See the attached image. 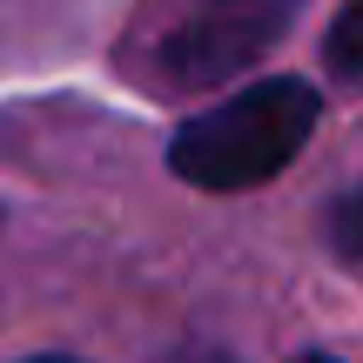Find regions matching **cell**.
<instances>
[{
  "mask_svg": "<svg viewBox=\"0 0 363 363\" xmlns=\"http://www.w3.org/2000/svg\"><path fill=\"white\" fill-rule=\"evenodd\" d=\"M330 242H337L350 262H363V182L343 195L337 208H330Z\"/></svg>",
  "mask_w": 363,
  "mask_h": 363,
  "instance_id": "277c9868",
  "label": "cell"
},
{
  "mask_svg": "<svg viewBox=\"0 0 363 363\" xmlns=\"http://www.w3.org/2000/svg\"><path fill=\"white\" fill-rule=\"evenodd\" d=\"M303 0H202L175 21V34L162 40V88H216L235 81L242 67H256L262 54L283 40V27L296 21Z\"/></svg>",
  "mask_w": 363,
  "mask_h": 363,
  "instance_id": "7a4b0ae2",
  "label": "cell"
},
{
  "mask_svg": "<svg viewBox=\"0 0 363 363\" xmlns=\"http://www.w3.org/2000/svg\"><path fill=\"white\" fill-rule=\"evenodd\" d=\"M323 61H330V74L363 81V0H343L337 7V21L323 34Z\"/></svg>",
  "mask_w": 363,
  "mask_h": 363,
  "instance_id": "3957f363",
  "label": "cell"
},
{
  "mask_svg": "<svg viewBox=\"0 0 363 363\" xmlns=\"http://www.w3.org/2000/svg\"><path fill=\"white\" fill-rule=\"evenodd\" d=\"M316 115H323V101H316L310 81H296V74L249 81L222 108L182 121L169 142V169L208 195L262 189L269 175H283L303 155V142L316 135Z\"/></svg>",
  "mask_w": 363,
  "mask_h": 363,
  "instance_id": "6da1fadb",
  "label": "cell"
},
{
  "mask_svg": "<svg viewBox=\"0 0 363 363\" xmlns=\"http://www.w3.org/2000/svg\"><path fill=\"white\" fill-rule=\"evenodd\" d=\"M27 363H74V357H27Z\"/></svg>",
  "mask_w": 363,
  "mask_h": 363,
  "instance_id": "5b68a950",
  "label": "cell"
},
{
  "mask_svg": "<svg viewBox=\"0 0 363 363\" xmlns=\"http://www.w3.org/2000/svg\"><path fill=\"white\" fill-rule=\"evenodd\" d=\"M303 363H330V357H303Z\"/></svg>",
  "mask_w": 363,
  "mask_h": 363,
  "instance_id": "8992f818",
  "label": "cell"
}]
</instances>
